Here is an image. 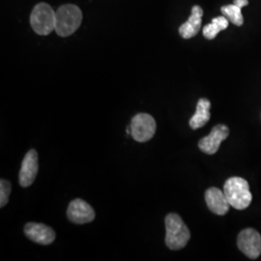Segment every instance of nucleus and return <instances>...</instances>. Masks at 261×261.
Returning <instances> with one entry per match:
<instances>
[{"label":"nucleus","mask_w":261,"mask_h":261,"mask_svg":"<svg viewBox=\"0 0 261 261\" xmlns=\"http://www.w3.org/2000/svg\"><path fill=\"white\" fill-rule=\"evenodd\" d=\"M203 11L199 6H194L192 9V14L186 22H184L179 28V33L184 39L195 37L199 32L202 22Z\"/></svg>","instance_id":"obj_12"},{"label":"nucleus","mask_w":261,"mask_h":261,"mask_svg":"<svg viewBox=\"0 0 261 261\" xmlns=\"http://www.w3.org/2000/svg\"><path fill=\"white\" fill-rule=\"evenodd\" d=\"M166 224V245L170 250H181L186 246L191 232L183 220L177 214H168L165 220Z\"/></svg>","instance_id":"obj_3"},{"label":"nucleus","mask_w":261,"mask_h":261,"mask_svg":"<svg viewBox=\"0 0 261 261\" xmlns=\"http://www.w3.org/2000/svg\"><path fill=\"white\" fill-rule=\"evenodd\" d=\"M38 168L37 152L35 150H30L21 163L19 174V185L23 188L32 185L37 176Z\"/></svg>","instance_id":"obj_9"},{"label":"nucleus","mask_w":261,"mask_h":261,"mask_svg":"<svg viewBox=\"0 0 261 261\" xmlns=\"http://www.w3.org/2000/svg\"><path fill=\"white\" fill-rule=\"evenodd\" d=\"M130 136L138 142H146L151 140L156 133V121L147 113H139L132 119Z\"/></svg>","instance_id":"obj_5"},{"label":"nucleus","mask_w":261,"mask_h":261,"mask_svg":"<svg viewBox=\"0 0 261 261\" xmlns=\"http://www.w3.org/2000/svg\"><path fill=\"white\" fill-rule=\"evenodd\" d=\"M67 216L74 224H84L92 222L95 219L93 208L83 199L73 200L68 207Z\"/></svg>","instance_id":"obj_8"},{"label":"nucleus","mask_w":261,"mask_h":261,"mask_svg":"<svg viewBox=\"0 0 261 261\" xmlns=\"http://www.w3.org/2000/svg\"><path fill=\"white\" fill-rule=\"evenodd\" d=\"M229 135V129L225 125H217L211 133L203 139L199 140L198 147L202 152L208 155H213Z\"/></svg>","instance_id":"obj_7"},{"label":"nucleus","mask_w":261,"mask_h":261,"mask_svg":"<svg viewBox=\"0 0 261 261\" xmlns=\"http://www.w3.org/2000/svg\"><path fill=\"white\" fill-rule=\"evenodd\" d=\"M229 24V20L224 16H220L212 19L211 23L207 24L203 28V36L208 40H213L216 36L224 29H226Z\"/></svg>","instance_id":"obj_14"},{"label":"nucleus","mask_w":261,"mask_h":261,"mask_svg":"<svg viewBox=\"0 0 261 261\" xmlns=\"http://www.w3.org/2000/svg\"><path fill=\"white\" fill-rule=\"evenodd\" d=\"M224 193L229 204L237 210H244L251 204L252 196L247 180L231 177L224 183Z\"/></svg>","instance_id":"obj_2"},{"label":"nucleus","mask_w":261,"mask_h":261,"mask_svg":"<svg viewBox=\"0 0 261 261\" xmlns=\"http://www.w3.org/2000/svg\"><path fill=\"white\" fill-rule=\"evenodd\" d=\"M206 204L212 213L219 216H224L229 210V202L220 189L212 187L209 188L205 193Z\"/></svg>","instance_id":"obj_11"},{"label":"nucleus","mask_w":261,"mask_h":261,"mask_svg":"<svg viewBox=\"0 0 261 261\" xmlns=\"http://www.w3.org/2000/svg\"><path fill=\"white\" fill-rule=\"evenodd\" d=\"M210 108H211V103L205 98H202L197 102L196 113L193 115V117L190 120V126L193 130H196L203 127L206 123L209 121L211 116Z\"/></svg>","instance_id":"obj_13"},{"label":"nucleus","mask_w":261,"mask_h":261,"mask_svg":"<svg viewBox=\"0 0 261 261\" xmlns=\"http://www.w3.org/2000/svg\"><path fill=\"white\" fill-rule=\"evenodd\" d=\"M56 12L47 4L39 3L32 10L30 23L39 35H48L56 29Z\"/></svg>","instance_id":"obj_4"},{"label":"nucleus","mask_w":261,"mask_h":261,"mask_svg":"<svg viewBox=\"0 0 261 261\" xmlns=\"http://www.w3.org/2000/svg\"><path fill=\"white\" fill-rule=\"evenodd\" d=\"M222 14L226 19H228L231 23H233L237 27H241L244 22L243 19L242 8L235 4L225 5L221 8Z\"/></svg>","instance_id":"obj_15"},{"label":"nucleus","mask_w":261,"mask_h":261,"mask_svg":"<svg viewBox=\"0 0 261 261\" xmlns=\"http://www.w3.org/2000/svg\"><path fill=\"white\" fill-rule=\"evenodd\" d=\"M233 3L235 5L239 6L240 8H243L249 4V1L248 0H234Z\"/></svg>","instance_id":"obj_17"},{"label":"nucleus","mask_w":261,"mask_h":261,"mask_svg":"<svg viewBox=\"0 0 261 261\" xmlns=\"http://www.w3.org/2000/svg\"><path fill=\"white\" fill-rule=\"evenodd\" d=\"M24 233L31 241L41 245H49L56 239L55 230L46 224L29 223L24 226Z\"/></svg>","instance_id":"obj_10"},{"label":"nucleus","mask_w":261,"mask_h":261,"mask_svg":"<svg viewBox=\"0 0 261 261\" xmlns=\"http://www.w3.org/2000/svg\"><path fill=\"white\" fill-rule=\"evenodd\" d=\"M237 244L240 251L251 259H256L261 254V236L256 230L247 228L238 235Z\"/></svg>","instance_id":"obj_6"},{"label":"nucleus","mask_w":261,"mask_h":261,"mask_svg":"<svg viewBox=\"0 0 261 261\" xmlns=\"http://www.w3.org/2000/svg\"><path fill=\"white\" fill-rule=\"evenodd\" d=\"M11 194V184L9 181L2 179L0 181V207L3 208L9 201Z\"/></svg>","instance_id":"obj_16"},{"label":"nucleus","mask_w":261,"mask_h":261,"mask_svg":"<svg viewBox=\"0 0 261 261\" xmlns=\"http://www.w3.org/2000/svg\"><path fill=\"white\" fill-rule=\"evenodd\" d=\"M55 31L60 37H67L75 33L83 20L82 10L73 4L60 6L56 12Z\"/></svg>","instance_id":"obj_1"}]
</instances>
